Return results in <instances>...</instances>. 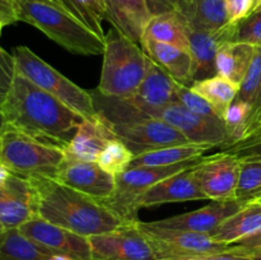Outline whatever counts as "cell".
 Wrapping results in <instances>:
<instances>
[{"label":"cell","mask_w":261,"mask_h":260,"mask_svg":"<svg viewBox=\"0 0 261 260\" xmlns=\"http://www.w3.org/2000/svg\"><path fill=\"white\" fill-rule=\"evenodd\" d=\"M137 226L147 237L158 260L193 259L229 250V245L216 241L211 235L157 228L140 221Z\"/></svg>","instance_id":"cell-8"},{"label":"cell","mask_w":261,"mask_h":260,"mask_svg":"<svg viewBox=\"0 0 261 260\" xmlns=\"http://www.w3.org/2000/svg\"><path fill=\"white\" fill-rule=\"evenodd\" d=\"M195 167L181 171L176 175L170 176V177L154 184L140 198V208L155 206L161 205V204L182 203V201L208 199L205 194L201 191V189L199 188L195 172H194Z\"/></svg>","instance_id":"cell-17"},{"label":"cell","mask_w":261,"mask_h":260,"mask_svg":"<svg viewBox=\"0 0 261 260\" xmlns=\"http://www.w3.org/2000/svg\"><path fill=\"white\" fill-rule=\"evenodd\" d=\"M122 99L138 110L157 109L177 102L176 81L149 59L147 74L138 91L129 98Z\"/></svg>","instance_id":"cell-19"},{"label":"cell","mask_w":261,"mask_h":260,"mask_svg":"<svg viewBox=\"0 0 261 260\" xmlns=\"http://www.w3.org/2000/svg\"><path fill=\"white\" fill-rule=\"evenodd\" d=\"M35 216L37 214L30 181L10 173L0 189V224L5 231L15 229Z\"/></svg>","instance_id":"cell-15"},{"label":"cell","mask_w":261,"mask_h":260,"mask_svg":"<svg viewBox=\"0 0 261 260\" xmlns=\"http://www.w3.org/2000/svg\"><path fill=\"white\" fill-rule=\"evenodd\" d=\"M241 160L227 152L209 155L195 167L199 188L208 199L223 201L234 199Z\"/></svg>","instance_id":"cell-12"},{"label":"cell","mask_w":261,"mask_h":260,"mask_svg":"<svg viewBox=\"0 0 261 260\" xmlns=\"http://www.w3.org/2000/svg\"><path fill=\"white\" fill-rule=\"evenodd\" d=\"M176 10L193 31H218L229 23L224 0H180Z\"/></svg>","instance_id":"cell-22"},{"label":"cell","mask_w":261,"mask_h":260,"mask_svg":"<svg viewBox=\"0 0 261 260\" xmlns=\"http://www.w3.org/2000/svg\"><path fill=\"white\" fill-rule=\"evenodd\" d=\"M138 110V109H137ZM144 115L162 120L181 133L190 143L223 147L228 143V132L223 120L199 116L186 109L180 101L157 109L139 110Z\"/></svg>","instance_id":"cell-9"},{"label":"cell","mask_w":261,"mask_h":260,"mask_svg":"<svg viewBox=\"0 0 261 260\" xmlns=\"http://www.w3.org/2000/svg\"><path fill=\"white\" fill-rule=\"evenodd\" d=\"M222 152L231 153L237 158L261 157V127L255 130L247 137L222 147Z\"/></svg>","instance_id":"cell-35"},{"label":"cell","mask_w":261,"mask_h":260,"mask_svg":"<svg viewBox=\"0 0 261 260\" xmlns=\"http://www.w3.org/2000/svg\"><path fill=\"white\" fill-rule=\"evenodd\" d=\"M139 43L145 55L176 82L188 87L193 84V58L190 51L154 40H140Z\"/></svg>","instance_id":"cell-21"},{"label":"cell","mask_w":261,"mask_h":260,"mask_svg":"<svg viewBox=\"0 0 261 260\" xmlns=\"http://www.w3.org/2000/svg\"><path fill=\"white\" fill-rule=\"evenodd\" d=\"M242 206L244 204L236 199L214 201L198 211L178 214L161 221L148 222V223L157 228L180 229V231L212 235L227 218L242 209Z\"/></svg>","instance_id":"cell-14"},{"label":"cell","mask_w":261,"mask_h":260,"mask_svg":"<svg viewBox=\"0 0 261 260\" xmlns=\"http://www.w3.org/2000/svg\"><path fill=\"white\" fill-rule=\"evenodd\" d=\"M260 127H261V126H260Z\"/></svg>","instance_id":"cell-53"},{"label":"cell","mask_w":261,"mask_h":260,"mask_svg":"<svg viewBox=\"0 0 261 260\" xmlns=\"http://www.w3.org/2000/svg\"><path fill=\"white\" fill-rule=\"evenodd\" d=\"M18 20L33 25L51 41L76 55H103L106 40L92 32L53 0H15Z\"/></svg>","instance_id":"cell-3"},{"label":"cell","mask_w":261,"mask_h":260,"mask_svg":"<svg viewBox=\"0 0 261 260\" xmlns=\"http://www.w3.org/2000/svg\"><path fill=\"white\" fill-rule=\"evenodd\" d=\"M53 2L56 3V4H59L60 7H63L65 10H68L70 14H73V8H71V4H70V2H69V0H53Z\"/></svg>","instance_id":"cell-44"},{"label":"cell","mask_w":261,"mask_h":260,"mask_svg":"<svg viewBox=\"0 0 261 260\" xmlns=\"http://www.w3.org/2000/svg\"><path fill=\"white\" fill-rule=\"evenodd\" d=\"M256 201H257V203H260V204H261V198H260V199H257Z\"/></svg>","instance_id":"cell-52"},{"label":"cell","mask_w":261,"mask_h":260,"mask_svg":"<svg viewBox=\"0 0 261 260\" xmlns=\"http://www.w3.org/2000/svg\"><path fill=\"white\" fill-rule=\"evenodd\" d=\"M137 224L88 237L92 260H158Z\"/></svg>","instance_id":"cell-10"},{"label":"cell","mask_w":261,"mask_h":260,"mask_svg":"<svg viewBox=\"0 0 261 260\" xmlns=\"http://www.w3.org/2000/svg\"><path fill=\"white\" fill-rule=\"evenodd\" d=\"M116 139L103 115L96 112L86 117L69 147L64 152L68 158L97 162L102 150L111 140Z\"/></svg>","instance_id":"cell-18"},{"label":"cell","mask_w":261,"mask_h":260,"mask_svg":"<svg viewBox=\"0 0 261 260\" xmlns=\"http://www.w3.org/2000/svg\"><path fill=\"white\" fill-rule=\"evenodd\" d=\"M261 231V204L257 201L246 204L237 213L227 218L213 233L216 241L232 245Z\"/></svg>","instance_id":"cell-23"},{"label":"cell","mask_w":261,"mask_h":260,"mask_svg":"<svg viewBox=\"0 0 261 260\" xmlns=\"http://www.w3.org/2000/svg\"><path fill=\"white\" fill-rule=\"evenodd\" d=\"M232 42H244L261 47V12H252L233 23Z\"/></svg>","instance_id":"cell-34"},{"label":"cell","mask_w":261,"mask_h":260,"mask_svg":"<svg viewBox=\"0 0 261 260\" xmlns=\"http://www.w3.org/2000/svg\"><path fill=\"white\" fill-rule=\"evenodd\" d=\"M204 160L205 157L168 166H143L127 168L120 175L115 176V191L109 198L101 200V203L115 216L119 217L125 224H137L139 222V200L148 189L170 176L200 165Z\"/></svg>","instance_id":"cell-6"},{"label":"cell","mask_w":261,"mask_h":260,"mask_svg":"<svg viewBox=\"0 0 261 260\" xmlns=\"http://www.w3.org/2000/svg\"><path fill=\"white\" fill-rule=\"evenodd\" d=\"M65 160L63 149L43 144L10 125H5L0 143V165L23 178H56Z\"/></svg>","instance_id":"cell-5"},{"label":"cell","mask_w":261,"mask_h":260,"mask_svg":"<svg viewBox=\"0 0 261 260\" xmlns=\"http://www.w3.org/2000/svg\"><path fill=\"white\" fill-rule=\"evenodd\" d=\"M53 252L38 246L19 229H7L0 236V260H46Z\"/></svg>","instance_id":"cell-28"},{"label":"cell","mask_w":261,"mask_h":260,"mask_svg":"<svg viewBox=\"0 0 261 260\" xmlns=\"http://www.w3.org/2000/svg\"><path fill=\"white\" fill-rule=\"evenodd\" d=\"M46 260H75V259H73V257H70V256H66V255L51 254Z\"/></svg>","instance_id":"cell-45"},{"label":"cell","mask_w":261,"mask_h":260,"mask_svg":"<svg viewBox=\"0 0 261 260\" xmlns=\"http://www.w3.org/2000/svg\"><path fill=\"white\" fill-rule=\"evenodd\" d=\"M212 148H214V145L196 144V143H186V144L160 148V149L150 150L143 154L134 155L129 168L143 167V166H168L196 160V158L203 157L204 153Z\"/></svg>","instance_id":"cell-26"},{"label":"cell","mask_w":261,"mask_h":260,"mask_svg":"<svg viewBox=\"0 0 261 260\" xmlns=\"http://www.w3.org/2000/svg\"><path fill=\"white\" fill-rule=\"evenodd\" d=\"M260 3H261V0H251V13L255 12V9L259 7Z\"/></svg>","instance_id":"cell-47"},{"label":"cell","mask_w":261,"mask_h":260,"mask_svg":"<svg viewBox=\"0 0 261 260\" xmlns=\"http://www.w3.org/2000/svg\"><path fill=\"white\" fill-rule=\"evenodd\" d=\"M229 23H236L251 13V0H224Z\"/></svg>","instance_id":"cell-39"},{"label":"cell","mask_w":261,"mask_h":260,"mask_svg":"<svg viewBox=\"0 0 261 260\" xmlns=\"http://www.w3.org/2000/svg\"><path fill=\"white\" fill-rule=\"evenodd\" d=\"M56 180L101 201L109 198L116 188L115 176L102 170L97 162L73 160L65 155Z\"/></svg>","instance_id":"cell-13"},{"label":"cell","mask_w":261,"mask_h":260,"mask_svg":"<svg viewBox=\"0 0 261 260\" xmlns=\"http://www.w3.org/2000/svg\"><path fill=\"white\" fill-rule=\"evenodd\" d=\"M261 198V157L242 158L234 199L246 204Z\"/></svg>","instance_id":"cell-29"},{"label":"cell","mask_w":261,"mask_h":260,"mask_svg":"<svg viewBox=\"0 0 261 260\" xmlns=\"http://www.w3.org/2000/svg\"><path fill=\"white\" fill-rule=\"evenodd\" d=\"M255 12H261V3L259 4V7H257L256 9H255Z\"/></svg>","instance_id":"cell-49"},{"label":"cell","mask_w":261,"mask_h":260,"mask_svg":"<svg viewBox=\"0 0 261 260\" xmlns=\"http://www.w3.org/2000/svg\"><path fill=\"white\" fill-rule=\"evenodd\" d=\"M255 53V46L244 42L222 43L217 53V75L240 86L246 75Z\"/></svg>","instance_id":"cell-25"},{"label":"cell","mask_w":261,"mask_h":260,"mask_svg":"<svg viewBox=\"0 0 261 260\" xmlns=\"http://www.w3.org/2000/svg\"><path fill=\"white\" fill-rule=\"evenodd\" d=\"M0 109L8 125L63 150L86 119L19 74Z\"/></svg>","instance_id":"cell-1"},{"label":"cell","mask_w":261,"mask_h":260,"mask_svg":"<svg viewBox=\"0 0 261 260\" xmlns=\"http://www.w3.org/2000/svg\"><path fill=\"white\" fill-rule=\"evenodd\" d=\"M233 23L218 31H193L189 32L193 58V83L217 75V53L222 43L232 41Z\"/></svg>","instance_id":"cell-16"},{"label":"cell","mask_w":261,"mask_h":260,"mask_svg":"<svg viewBox=\"0 0 261 260\" xmlns=\"http://www.w3.org/2000/svg\"><path fill=\"white\" fill-rule=\"evenodd\" d=\"M189 32L190 28L185 18L177 10H173L153 15L145 27L142 40H154L189 50Z\"/></svg>","instance_id":"cell-24"},{"label":"cell","mask_w":261,"mask_h":260,"mask_svg":"<svg viewBox=\"0 0 261 260\" xmlns=\"http://www.w3.org/2000/svg\"><path fill=\"white\" fill-rule=\"evenodd\" d=\"M18 229L31 241L53 254L66 255L75 260H92L88 237L56 226L41 217H32Z\"/></svg>","instance_id":"cell-11"},{"label":"cell","mask_w":261,"mask_h":260,"mask_svg":"<svg viewBox=\"0 0 261 260\" xmlns=\"http://www.w3.org/2000/svg\"><path fill=\"white\" fill-rule=\"evenodd\" d=\"M261 88V47L255 46V53L252 56L251 64L249 66L244 81L241 82L234 102H244V103L254 106Z\"/></svg>","instance_id":"cell-32"},{"label":"cell","mask_w":261,"mask_h":260,"mask_svg":"<svg viewBox=\"0 0 261 260\" xmlns=\"http://www.w3.org/2000/svg\"><path fill=\"white\" fill-rule=\"evenodd\" d=\"M35 198L36 214L84 237L116 231L125 224L101 201L51 177L27 178Z\"/></svg>","instance_id":"cell-2"},{"label":"cell","mask_w":261,"mask_h":260,"mask_svg":"<svg viewBox=\"0 0 261 260\" xmlns=\"http://www.w3.org/2000/svg\"><path fill=\"white\" fill-rule=\"evenodd\" d=\"M252 107L250 105L244 103V102H232L231 106L227 109V111L223 115V121L228 132V143L231 142L232 137L234 133L245 124V121L249 117ZM227 143V144H228ZM226 145V144H224Z\"/></svg>","instance_id":"cell-37"},{"label":"cell","mask_w":261,"mask_h":260,"mask_svg":"<svg viewBox=\"0 0 261 260\" xmlns=\"http://www.w3.org/2000/svg\"><path fill=\"white\" fill-rule=\"evenodd\" d=\"M4 231H5V229L3 228V226H2V224H0V235H2Z\"/></svg>","instance_id":"cell-50"},{"label":"cell","mask_w":261,"mask_h":260,"mask_svg":"<svg viewBox=\"0 0 261 260\" xmlns=\"http://www.w3.org/2000/svg\"><path fill=\"white\" fill-rule=\"evenodd\" d=\"M5 27V24L3 22H0V35H2V31H3V28Z\"/></svg>","instance_id":"cell-48"},{"label":"cell","mask_w":261,"mask_h":260,"mask_svg":"<svg viewBox=\"0 0 261 260\" xmlns=\"http://www.w3.org/2000/svg\"><path fill=\"white\" fill-rule=\"evenodd\" d=\"M260 126H261V88L259 92V96H257L256 98V102H255L254 106H252L249 117H247V120L245 121V124L242 125L236 133H234V135L232 137L231 142H229L228 144H231V143L236 142V140L239 139H242V138L247 137V135L254 133L256 129H259Z\"/></svg>","instance_id":"cell-38"},{"label":"cell","mask_w":261,"mask_h":260,"mask_svg":"<svg viewBox=\"0 0 261 260\" xmlns=\"http://www.w3.org/2000/svg\"><path fill=\"white\" fill-rule=\"evenodd\" d=\"M190 88L205 98L223 119L224 112L231 106L239 93L240 86L232 83L223 76L214 75L212 78L194 82Z\"/></svg>","instance_id":"cell-27"},{"label":"cell","mask_w":261,"mask_h":260,"mask_svg":"<svg viewBox=\"0 0 261 260\" xmlns=\"http://www.w3.org/2000/svg\"><path fill=\"white\" fill-rule=\"evenodd\" d=\"M9 175H10L9 170H8L7 167H4L3 165H0V189L5 185L8 177H9Z\"/></svg>","instance_id":"cell-43"},{"label":"cell","mask_w":261,"mask_h":260,"mask_svg":"<svg viewBox=\"0 0 261 260\" xmlns=\"http://www.w3.org/2000/svg\"><path fill=\"white\" fill-rule=\"evenodd\" d=\"M15 75H17V68H15L14 56L0 47V107L14 83Z\"/></svg>","instance_id":"cell-36"},{"label":"cell","mask_w":261,"mask_h":260,"mask_svg":"<svg viewBox=\"0 0 261 260\" xmlns=\"http://www.w3.org/2000/svg\"><path fill=\"white\" fill-rule=\"evenodd\" d=\"M106 20L134 42H140L152 14L147 0H105Z\"/></svg>","instance_id":"cell-20"},{"label":"cell","mask_w":261,"mask_h":260,"mask_svg":"<svg viewBox=\"0 0 261 260\" xmlns=\"http://www.w3.org/2000/svg\"><path fill=\"white\" fill-rule=\"evenodd\" d=\"M134 154L132 150L119 139L111 140L99 154L97 163L110 175L117 176L126 171L132 163Z\"/></svg>","instance_id":"cell-31"},{"label":"cell","mask_w":261,"mask_h":260,"mask_svg":"<svg viewBox=\"0 0 261 260\" xmlns=\"http://www.w3.org/2000/svg\"><path fill=\"white\" fill-rule=\"evenodd\" d=\"M185 260H255L254 257L250 255L241 254V252L232 251L231 246H229L228 251L219 252V254H211L205 255V256L193 257V259H185Z\"/></svg>","instance_id":"cell-42"},{"label":"cell","mask_w":261,"mask_h":260,"mask_svg":"<svg viewBox=\"0 0 261 260\" xmlns=\"http://www.w3.org/2000/svg\"><path fill=\"white\" fill-rule=\"evenodd\" d=\"M178 3H180V0H147L152 17L162 14V13L173 12V10L177 9Z\"/></svg>","instance_id":"cell-41"},{"label":"cell","mask_w":261,"mask_h":260,"mask_svg":"<svg viewBox=\"0 0 261 260\" xmlns=\"http://www.w3.org/2000/svg\"><path fill=\"white\" fill-rule=\"evenodd\" d=\"M148 58L137 42L112 28L106 35L101 79L103 96L129 98L138 91L148 69Z\"/></svg>","instance_id":"cell-4"},{"label":"cell","mask_w":261,"mask_h":260,"mask_svg":"<svg viewBox=\"0 0 261 260\" xmlns=\"http://www.w3.org/2000/svg\"><path fill=\"white\" fill-rule=\"evenodd\" d=\"M176 93H177L178 101L194 114L206 117V119L223 120L221 115L216 111V109L200 94L195 93L190 87L176 82Z\"/></svg>","instance_id":"cell-33"},{"label":"cell","mask_w":261,"mask_h":260,"mask_svg":"<svg viewBox=\"0 0 261 260\" xmlns=\"http://www.w3.org/2000/svg\"><path fill=\"white\" fill-rule=\"evenodd\" d=\"M0 22L5 25L19 22L15 0H0Z\"/></svg>","instance_id":"cell-40"},{"label":"cell","mask_w":261,"mask_h":260,"mask_svg":"<svg viewBox=\"0 0 261 260\" xmlns=\"http://www.w3.org/2000/svg\"><path fill=\"white\" fill-rule=\"evenodd\" d=\"M5 125H7V121H5V117L4 115H3L2 109H0V143H2V135H3V132H4Z\"/></svg>","instance_id":"cell-46"},{"label":"cell","mask_w":261,"mask_h":260,"mask_svg":"<svg viewBox=\"0 0 261 260\" xmlns=\"http://www.w3.org/2000/svg\"><path fill=\"white\" fill-rule=\"evenodd\" d=\"M255 260H261V256H256V257H254Z\"/></svg>","instance_id":"cell-51"},{"label":"cell","mask_w":261,"mask_h":260,"mask_svg":"<svg viewBox=\"0 0 261 260\" xmlns=\"http://www.w3.org/2000/svg\"><path fill=\"white\" fill-rule=\"evenodd\" d=\"M76 19L86 24L102 40H106L102 22L106 19L105 0H69Z\"/></svg>","instance_id":"cell-30"},{"label":"cell","mask_w":261,"mask_h":260,"mask_svg":"<svg viewBox=\"0 0 261 260\" xmlns=\"http://www.w3.org/2000/svg\"><path fill=\"white\" fill-rule=\"evenodd\" d=\"M13 56L17 74L24 76L51 96L60 99L83 117H91L96 114L92 93H88L70 79L64 76L60 71L48 65L27 46L15 47Z\"/></svg>","instance_id":"cell-7"}]
</instances>
